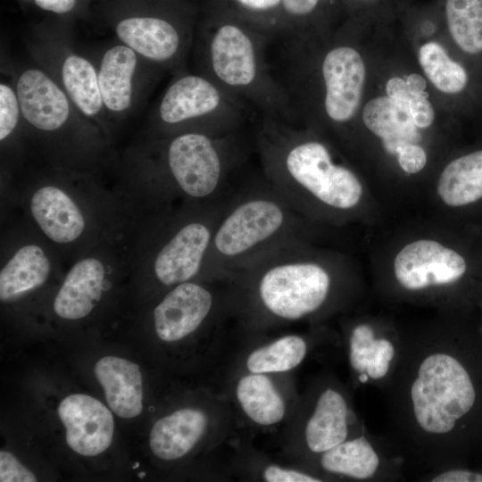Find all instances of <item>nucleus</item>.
<instances>
[{"label":"nucleus","mask_w":482,"mask_h":482,"mask_svg":"<svg viewBox=\"0 0 482 482\" xmlns=\"http://www.w3.org/2000/svg\"><path fill=\"white\" fill-rule=\"evenodd\" d=\"M406 104L415 125L419 129H427L430 127L435 120V110L428 100V94L425 91L412 96Z\"/></svg>","instance_id":"36"},{"label":"nucleus","mask_w":482,"mask_h":482,"mask_svg":"<svg viewBox=\"0 0 482 482\" xmlns=\"http://www.w3.org/2000/svg\"><path fill=\"white\" fill-rule=\"evenodd\" d=\"M119 39L138 55L158 63L176 61L186 46L179 29L157 17H130L116 25Z\"/></svg>","instance_id":"17"},{"label":"nucleus","mask_w":482,"mask_h":482,"mask_svg":"<svg viewBox=\"0 0 482 482\" xmlns=\"http://www.w3.org/2000/svg\"><path fill=\"white\" fill-rule=\"evenodd\" d=\"M273 375L245 371L234 386V396L241 412L257 427H274L288 413L287 397Z\"/></svg>","instance_id":"19"},{"label":"nucleus","mask_w":482,"mask_h":482,"mask_svg":"<svg viewBox=\"0 0 482 482\" xmlns=\"http://www.w3.org/2000/svg\"><path fill=\"white\" fill-rule=\"evenodd\" d=\"M269 39L257 28L219 23L203 38L204 75L261 116L290 123L285 96L268 62Z\"/></svg>","instance_id":"5"},{"label":"nucleus","mask_w":482,"mask_h":482,"mask_svg":"<svg viewBox=\"0 0 482 482\" xmlns=\"http://www.w3.org/2000/svg\"><path fill=\"white\" fill-rule=\"evenodd\" d=\"M137 54L126 45H117L104 54L97 71L104 106L113 112L127 111L133 98V79Z\"/></svg>","instance_id":"25"},{"label":"nucleus","mask_w":482,"mask_h":482,"mask_svg":"<svg viewBox=\"0 0 482 482\" xmlns=\"http://www.w3.org/2000/svg\"><path fill=\"white\" fill-rule=\"evenodd\" d=\"M245 147L240 131L216 135L183 131L165 150V164L175 186L189 198L206 203L230 196V180L240 167Z\"/></svg>","instance_id":"6"},{"label":"nucleus","mask_w":482,"mask_h":482,"mask_svg":"<svg viewBox=\"0 0 482 482\" xmlns=\"http://www.w3.org/2000/svg\"><path fill=\"white\" fill-rule=\"evenodd\" d=\"M21 106L16 91L4 83L0 85V139L9 137L16 128Z\"/></svg>","instance_id":"31"},{"label":"nucleus","mask_w":482,"mask_h":482,"mask_svg":"<svg viewBox=\"0 0 482 482\" xmlns=\"http://www.w3.org/2000/svg\"><path fill=\"white\" fill-rule=\"evenodd\" d=\"M443 12L451 37L465 54H482V0H444Z\"/></svg>","instance_id":"29"},{"label":"nucleus","mask_w":482,"mask_h":482,"mask_svg":"<svg viewBox=\"0 0 482 482\" xmlns=\"http://www.w3.org/2000/svg\"><path fill=\"white\" fill-rule=\"evenodd\" d=\"M248 108L207 76L185 74L165 90L158 117L168 127L195 123L198 131L223 135L240 131Z\"/></svg>","instance_id":"8"},{"label":"nucleus","mask_w":482,"mask_h":482,"mask_svg":"<svg viewBox=\"0 0 482 482\" xmlns=\"http://www.w3.org/2000/svg\"><path fill=\"white\" fill-rule=\"evenodd\" d=\"M211 424V418L204 410L179 409L154 424L149 437L150 448L162 460L180 459L204 438Z\"/></svg>","instance_id":"18"},{"label":"nucleus","mask_w":482,"mask_h":482,"mask_svg":"<svg viewBox=\"0 0 482 482\" xmlns=\"http://www.w3.org/2000/svg\"><path fill=\"white\" fill-rule=\"evenodd\" d=\"M327 0H281L283 12L295 20L312 17Z\"/></svg>","instance_id":"37"},{"label":"nucleus","mask_w":482,"mask_h":482,"mask_svg":"<svg viewBox=\"0 0 482 482\" xmlns=\"http://www.w3.org/2000/svg\"><path fill=\"white\" fill-rule=\"evenodd\" d=\"M231 196L181 223L159 248L153 269L162 286L175 287L203 273L213 231Z\"/></svg>","instance_id":"12"},{"label":"nucleus","mask_w":482,"mask_h":482,"mask_svg":"<svg viewBox=\"0 0 482 482\" xmlns=\"http://www.w3.org/2000/svg\"><path fill=\"white\" fill-rule=\"evenodd\" d=\"M49 271V260L40 246H22L1 270V300H13L38 287L46 280Z\"/></svg>","instance_id":"27"},{"label":"nucleus","mask_w":482,"mask_h":482,"mask_svg":"<svg viewBox=\"0 0 482 482\" xmlns=\"http://www.w3.org/2000/svg\"><path fill=\"white\" fill-rule=\"evenodd\" d=\"M16 93L23 118L33 127L54 131L68 120L70 98L46 73L28 69L19 77Z\"/></svg>","instance_id":"16"},{"label":"nucleus","mask_w":482,"mask_h":482,"mask_svg":"<svg viewBox=\"0 0 482 482\" xmlns=\"http://www.w3.org/2000/svg\"><path fill=\"white\" fill-rule=\"evenodd\" d=\"M303 219L262 177L235 191L212 234L203 274L228 279L258 256L303 240Z\"/></svg>","instance_id":"4"},{"label":"nucleus","mask_w":482,"mask_h":482,"mask_svg":"<svg viewBox=\"0 0 482 482\" xmlns=\"http://www.w3.org/2000/svg\"><path fill=\"white\" fill-rule=\"evenodd\" d=\"M428 482H482V470H472L463 465L451 466L428 470L420 478Z\"/></svg>","instance_id":"33"},{"label":"nucleus","mask_w":482,"mask_h":482,"mask_svg":"<svg viewBox=\"0 0 482 482\" xmlns=\"http://www.w3.org/2000/svg\"><path fill=\"white\" fill-rule=\"evenodd\" d=\"M0 481L35 482L37 478L12 453L2 450L0 452Z\"/></svg>","instance_id":"34"},{"label":"nucleus","mask_w":482,"mask_h":482,"mask_svg":"<svg viewBox=\"0 0 482 482\" xmlns=\"http://www.w3.org/2000/svg\"><path fill=\"white\" fill-rule=\"evenodd\" d=\"M353 3H357V4H365V3H370L371 2L372 0H350Z\"/></svg>","instance_id":"40"},{"label":"nucleus","mask_w":482,"mask_h":482,"mask_svg":"<svg viewBox=\"0 0 482 482\" xmlns=\"http://www.w3.org/2000/svg\"><path fill=\"white\" fill-rule=\"evenodd\" d=\"M41 9L55 13H65L72 10L76 0H34Z\"/></svg>","instance_id":"39"},{"label":"nucleus","mask_w":482,"mask_h":482,"mask_svg":"<svg viewBox=\"0 0 482 482\" xmlns=\"http://www.w3.org/2000/svg\"><path fill=\"white\" fill-rule=\"evenodd\" d=\"M62 84L74 105L86 116L93 117L104 106L97 71L86 58L67 55L61 66Z\"/></svg>","instance_id":"28"},{"label":"nucleus","mask_w":482,"mask_h":482,"mask_svg":"<svg viewBox=\"0 0 482 482\" xmlns=\"http://www.w3.org/2000/svg\"><path fill=\"white\" fill-rule=\"evenodd\" d=\"M406 460L391 451L367 428L308 462V469L325 480L362 482L396 481L403 476Z\"/></svg>","instance_id":"10"},{"label":"nucleus","mask_w":482,"mask_h":482,"mask_svg":"<svg viewBox=\"0 0 482 482\" xmlns=\"http://www.w3.org/2000/svg\"><path fill=\"white\" fill-rule=\"evenodd\" d=\"M259 477L267 482H320L324 479L312 470L283 467L270 463L259 470Z\"/></svg>","instance_id":"32"},{"label":"nucleus","mask_w":482,"mask_h":482,"mask_svg":"<svg viewBox=\"0 0 482 482\" xmlns=\"http://www.w3.org/2000/svg\"><path fill=\"white\" fill-rule=\"evenodd\" d=\"M467 271L464 258L456 251L431 239H419L396 254L393 275L398 292L412 296L443 295L457 285Z\"/></svg>","instance_id":"11"},{"label":"nucleus","mask_w":482,"mask_h":482,"mask_svg":"<svg viewBox=\"0 0 482 482\" xmlns=\"http://www.w3.org/2000/svg\"><path fill=\"white\" fill-rule=\"evenodd\" d=\"M145 472L138 473V477L141 478H142L143 477H145Z\"/></svg>","instance_id":"41"},{"label":"nucleus","mask_w":482,"mask_h":482,"mask_svg":"<svg viewBox=\"0 0 482 482\" xmlns=\"http://www.w3.org/2000/svg\"><path fill=\"white\" fill-rule=\"evenodd\" d=\"M65 427L67 445L83 456H96L112 443L114 421L110 410L97 399L83 394L65 397L58 407Z\"/></svg>","instance_id":"15"},{"label":"nucleus","mask_w":482,"mask_h":482,"mask_svg":"<svg viewBox=\"0 0 482 482\" xmlns=\"http://www.w3.org/2000/svg\"><path fill=\"white\" fill-rule=\"evenodd\" d=\"M396 155L400 167L408 174L420 172L427 163L424 148L414 143H408L398 148Z\"/></svg>","instance_id":"35"},{"label":"nucleus","mask_w":482,"mask_h":482,"mask_svg":"<svg viewBox=\"0 0 482 482\" xmlns=\"http://www.w3.org/2000/svg\"><path fill=\"white\" fill-rule=\"evenodd\" d=\"M393 445L428 470L463 465L482 443V337L448 321L403 332L384 391Z\"/></svg>","instance_id":"1"},{"label":"nucleus","mask_w":482,"mask_h":482,"mask_svg":"<svg viewBox=\"0 0 482 482\" xmlns=\"http://www.w3.org/2000/svg\"><path fill=\"white\" fill-rule=\"evenodd\" d=\"M30 211L42 231L54 242H72L84 230V217L77 204L56 187L37 190L30 200Z\"/></svg>","instance_id":"23"},{"label":"nucleus","mask_w":482,"mask_h":482,"mask_svg":"<svg viewBox=\"0 0 482 482\" xmlns=\"http://www.w3.org/2000/svg\"><path fill=\"white\" fill-rule=\"evenodd\" d=\"M305 248L303 240L287 243L234 272L232 309L262 325L314 320L336 306V276Z\"/></svg>","instance_id":"2"},{"label":"nucleus","mask_w":482,"mask_h":482,"mask_svg":"<svg viewBox=\"0 0 482 482\" xmlns=\"http://www.w3.org/2000/svg\"><path fill=\"white\" fill-rule=\"evenodd\" d=\"M440 199L452 207L464 206L482 198V149L450 162L436 187Z\"/></svg>","instance_id":"26"},{"label":"nucleus","mask_w":482,"mask_h":482,"mask_svg":"<svg viewBox=\"0 0 482 482\" xmlns=\"http://www.w3.org/2000/svg\"><path fill=\"white\" fill-rule=\"evenodd\" d=\"M138 465H139V463H138V462H136V463H135V465L133 466V469H136V468H137V467H138Z\"/></svg>","instance_id":"42"},{"label":"nucleus","mask_w":482,"mask_h":482,"mask_svg":"<svg viewBox=\"0 0 482 482\" xmlns=\"http://www.w3.org/2000/svg\"><path fill=\"white\" fill-rule=\"evenodd\" d=\"M419 62L429 81L445 94L457 95L468 87L470 76L465 67L436 42H427L420 47Z\"/></svg>","instance_id":"30"},{"label":"nucleus","mask_w":482,"mask_h":482,"mask_svg":"<svg viewBox=\"0 0 482 482\" xmlns=\"http://www.w3.org/2000/svg\"><path fill=\"white\" fill-rule=\"evenodd\" d=\"M307 132L261 116L255 142L264 179L301 215L313 204L338 212L354 209L363 195L361 180Z\"/></svg>","instance_id":"3"},{"label":"nucleus","mask_w":482,"mask_h":482,"mask_svg":"<svg viewBox=\"0 0 482 482\" xmlns=\"http://www.w3.org/2000/svg\"><path fill=\"white\" fill-rule=\"evenodd\" d=\"M329 337L328 333L322 330L277 337L249 352L244 362L245 369L248 372L274 375L291 371L317 347L336 343L329 341Z\"/></svg>","instance_id":"20"},{"label":"nucleus","mask_w":482,"mask_h":482,"mask_svg":"<svg viewBox=\"0 0 482 482\" xmlns=\"http://www.w3.org/2000/svg\"><path fill=\"white\" fill-rule=\"evenodd\" d=\"M318 68L326 119L337 125L349 122L359 110L365 83L361 54L351 46L337 45L324 52Z\"/></svg>","instance_id":"14"},{"label":"nucleus","mask_w":482,"mask_h":482,"mask_svg":"<svg viewBox=\"0 0 482 482\" xmlns=\"http://www.w3.org/2000/svg\"><path fill=\"white\" fill-rule=\"evenodd\" d=\"M240 6L252 12H266L281 6V0H235Z\"/></svg>","instance_id":"38"},{"label":"nucleus","mask_w":482,"mask_h":482,"mask_svg":"<svg viewBox=\"0 0 482 482\" xmlns=\"http://www.w3.org/2000/svg\"><path fill=\"white\" fill-rule=\"evenodd\" d=\"M353 390L371 386L385 391L400 362L403 332L372 317L346 322L342 328Z\"/></svg>","instance_id":"9"},{"label":"nucleus","mask_w":482,"mask_h":482,"mask_svg":"<svg viewBox=\"0 0 482 482\" xmlns=\"http://www.w3.org/2000/svg\"><path fill=\"white\" fill-rule=\"evenodd\" d=\"M362 117L365 127L382 140L388 154H396L403 145L421 141L419 128L403 102L389 96L373 98L364 105Z\"/></svg>","instance_id":"24"},{"label":"nucleus","mask_w":482,"mask_h":482,"mask_svg":"<svg viewBox=\"0 0 482 482\" xmlns=\"http://www.w3.org/2000/svg\"><path fill=\"white\" fill-rule=\"evenodd\" d=\"M95 375L116 415L130 419L142 412V376L137 364L123 358L105 356L96 363Z\"/></svg>","instance_id":"21"},{"label":"nucleus","mask_w":482,"mask_h":482,"mask_svg":"<svg viewBox=\"0 0 482 482\" xmlns=\"http://www.w3.org/2000/svg\"><path fill=\"white\" fill-rule=\"evenodd\" d=\"M104 282V267L96 258L78 262L68 272L54 302V310L66 320L81 319L99 302Z\"/></svg>","instance_id":"22"},{"label":"nucleus","mask_w":482,"mask_h":482,"mask_svg":"<svg viewBox=\"0 0 482 482\" xmlns=\"http://www.w3.org/2000/svg\"><path fill=\"white\" fill-rule=\"evenodd\" d=\"M226 309H232L229 279L226 289L217 292L204 284L187 281L172 287L154 308V330L162 341L178 342Z\"/></svg>","instance_id":"13"},{"label":"nucleus","mask_w":482,"mask_h":482,"mask_svg":"<svg viewBox=\"0 0 482 482\" xmlns=\"http://www.w3.org/2000/svg\"><path fill=\"white\" fill-rule=\"evenodd\" d=\"M353 389L333 374L318 376L305 394L298 412L295 445L306 464L345 440L362 433Z\"/></svg>","instance_id":"7"}]
</instances>
